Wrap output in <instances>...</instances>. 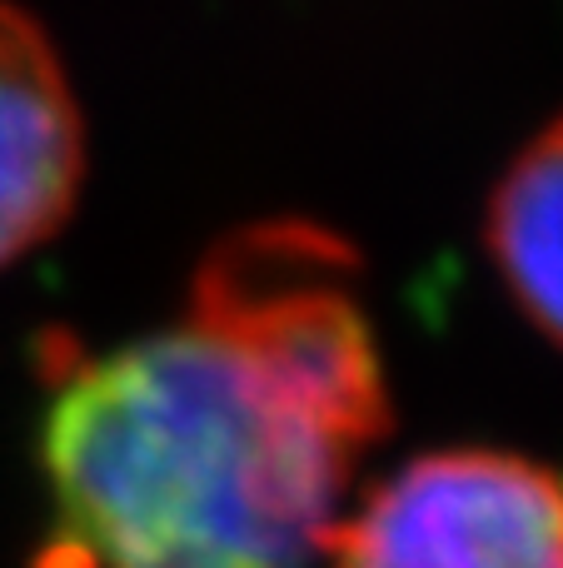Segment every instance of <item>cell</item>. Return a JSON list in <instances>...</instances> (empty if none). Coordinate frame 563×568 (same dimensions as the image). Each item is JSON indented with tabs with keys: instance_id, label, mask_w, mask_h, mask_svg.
Instances as JSON below:
<instances>
[{
	"instance_id": "1",
	"label": "cell",
	"mask_w": 563,
	"mask_h": 568,
	"mask_svg": "<svg viewBox=\"0 0 563 568\" xmlns=\"http://www.w3.org/2000/svg\"><path fill=\"white\" fill-rule=\"evenodd\" d=\"M355 250L245 225L165 329L90 354L40 424L45 568H329L395 424Z\"/></svg>"
},
{
	"instance_id": "2",
	"label": "cell",
	"mask_w": 563,
	"mask_h": 568,
	"mask_svg": "<svg viewBox=\"0 0 563 568\" xmlns=\"http://www.w3.org/2000/svg\"><path fill=\"white\" fill-rule=\"evenodd\" d=\"M329 568H563V474L499 444H444L365 484Z\"/></svg>"
},
{
	"instance_id": "3",
	"label": "cell",
	"mask_w": 563,
	"mask_h": 568,
	"mask_svg": "<svg viewBox=\"0 0 563 568\" xmlns=\"http://www.w3.org/2000/svg\"><path fill=\"white\" fill-rule=\"evenodd\" d=\"M85 170V110L55 36L20 0H0V270L70 225Z\"/></svg>"
},
{
	"instance_id": "4",
	"label": "cell",
	"mask_w": 563,
	"mask_h": 568,
	"mask_svg": "<svg viewBox=\"0 0 563 568\" xmlns=\"http://www.w3.org/2000/svg\"><path fill=\"white\" fill-rule=\"evenodd\" d=\"M484 255L529 329L563 349V110L499 170L484 205Z\"/></svg>"
}]
</instances>
